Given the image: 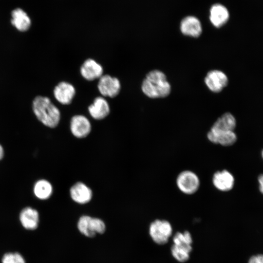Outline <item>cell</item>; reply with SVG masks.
Returning <instances> with one entry per match:
<instances>
[{
  "label": "cell",
  "mask_w": 263,
  "mask_h": 263,
  "mask_svg": "<svg viewBox=\"0 0 263 263\" xmlns=\"http://www.w3.org/2000/svg\"><path fill=\"white\" fill-rule=\"evenodd\" d=\"M141 90L150 98H164L169 94L171 86L163 72L153 70L149 72L143 79Z\"/></svg>",
  "instance_id": "6da1fadb"
},
{
  "label": "cell",
  "mask_w": 263,
  "mask_h": 263,
  "mask_svg": "<svg viewBox=\"0 0 263 263\" xmlns=\"http://www.w3.org/2000/svg\"><path fill=\"white\" fill-rule=\"evenodd\" d=\"M32 107L37 118L45 126L54 128L58 125L61 117L60 111L48 97L37 96L33 100Z\"/></svg>",
  "instance_id": "7a4b0ae2"
},
{
  "label": "cell",
  "mask_w": 263,
  "mask_h": 263,
  "mask_svg": "<svg viewBox=\"0 0 263 263\" xmlns=\"http://www.w3.org/2000/svg\"><path fill=\"white\" fill-rule=\"evenodd\" d=\"M77 226L82 235L89 238L96 234H103L106 230V225L102 220L86 215L79 218Z\"/></svg>",
  "instance_id": "3957f363"
},
{
  "label": "cell",
  "mask_w": 263,
  "mask_h": 263,
  "mask_svg": "<svg viewBox=\"0 0 263 263\" xmlns=\"http://www.w3.org/2000/svg\"><path fill=\"white\" fill-rule=\"evenodd\" d=\"M172 232L170 223L165 220L156 219L150 225L149 234L152 240L158 244H166Z\"/></svg>",
  "instance_id": "277c9868"
},
{
  "label": "cell",
  "mask_w": 263,
  "mask_h": 263,
  "mask_svg": "<svg viewBox=\"0 0 263 263\" xmlns=\"http://www.w3.org/2000/svg\"><path fill=\"white\" fill-rule=\"evenodd\" d=\"M176 185L183 193L191 195L198 190L200 182L197 175L194 172L185 170L181 172L176 180Z\"/></svg>",
  "instance_id": "5b68a950"
},
{
  "label": "cell",
  "mask_w": 263,
  "mask_h": 263,
  "mask_svg": "<svg viewBox=\"0 0 263 263\" xmlns=\"http://www.w3.org/2000/svg\"><path fill=\"white\" fill-rule=\"evenodd\" d=\"M98 79L97 88L102 96L114 98L118 95L121 90V83L117 77L103 75Z\"/></svg>",
  "instance_id": "8992f818"
},
{
  "label": "cell",
  "mask_w": 263,
  "mask_h": 263,
  "mask_svg": "<svg viewBox=\"0 0 263 263\" xmlns=\"http://www.w3.org/2000/svg\"><path fill=\"white\" fill-rule=\"evenodd\" d=\"M70 128L72 134L75 137L84 138L90 133L92 125L90 120L85 116L76 114L71 118Z\"/></svg>",
  "instance_id": "52a82bcc"
},
{
  "label": "cell",
  "mask_w": 263,
  "mask_h": 263,
  "mask_svg": "<svg viewBox=\"0 0 263 263\" xmlns=\"http://www.w3.org/2000/svg\"><path fill=\"white\" fill-rule=\"evenodd\" d=\"M204 81L207 88L211 92L219 93L227 85L228 79L223 72L213 70L207 73Z\"/></svg>",
  "instance_id": "ba28073f"
},
{
  "label": "cell",
  "mask_w": 263,
  "mask_h": 263,
  "mask_svg": "<svg viewBox=\"0 0 263 263\" xmlns=\"http://www.w3.org/2000/svg\"><path fill=\"white\" fill-rule=\"evenodd\" d=\"M207 138L210 142L225 147L233 145L237 139L234 131H221L212 128L207 133Z\"/></svg>",
  "instance_id": "9c48e42d"
},
{
  "label": "cell",
  "mask_w": 263,
  "mask_h": 263,
  "mask_svg": "<svg viewBox=\"0 0 263 263\" xmlns=\"http://www.w3.org/2000/svg\"><path fill=\"white\" fill-rule=\"evenodd\" d=\"M54 95L56 100L62 105L70 104L76 93L75 87L70 83L61 81L54 89Z\"/></svg>",
  "instance_id": "30bf717a"
},
{
  "label": "cell",
  "mask_w": 263,
  "mask_h": 263,
  "mask_svg": "<svg viewBox=\"0 0 263 263\" xmlns=\"http://www.w3.org/2000/svg\"><path fill=\"white\" fill-rule=\"evenodd\" d=\"M70 195L75 202L84 205L91 201L93 197L92 189L82 182H77L70 189Z\"/></svg>",
  "instance_id": "8fae6325"
},
{
  "label": "cell",
  "mask_w": 263,
  "mask_h": 263,
  "mask_svg": "<svg viewBox=\"0 0 263 263\" xmlns=\"http://www.w3.org/2000/svg\"><path fill=\"white\" fill-rule=\"evenodd\" d=\"M80 73L86 80L93 81L99 79L103 74L101 64L92 58L86 59L80 68Z\"/></svg>",
  "instance_id": "7c38bea8"
},
{
  "label": "cell",
  "mask_w": 263,
  "mask_h": 263,
  "mask_svg": "<svg viewBox=\"0 0 263 263\" xmlns=\"http://www.w3.org/2000/svg\"><path fill=\"white\" fill-rule=\"evenodd\" d=\"M235 179L233 175L228 170L224 169L215 172L212 177V183L218 190L226 192L232 189Z\"/></svg>",
  "instance_id": "4fadbf2b"
},
{
  "label": "cell",
  "mask_w": 263,
  "mask_h": 263,
  "mask_svg": "<svg viewBox=\"0 0 263 263\" xmlns=\"http://www.w3.org/2000/svg\"><path fill=\"white\" fill-rule=\"evenodd\" d=\"M88 109L90 115L95 120L104 119L110 112V107L108 101L102 96L95 97Z\"/></svg>",
  "instance_id": "5bb4252c"
},
{
  "label": "cell",
  "mask_w": 263,
  "mask_h": 263,
  "mask_svg": "<svg viewBox=\"0 0 263 263\" xmlns=\"http://www.w3.org/2000/svg\"><path fill=\"white\" fill-rule=\"evenodd\" d=\"M180 30L183 34L193 38L199 37L202 32L200 21L192 16L183 19L181 22Z\"/></svg>",
  "instance_id": "9a60e30c"
},
{
  "label": "cell",
  "mask_w": 263,
  "mask_h": 263,
  "mask_svg": "<svg viewBox=\"0 0 263 263\" xmlns=\"http://www.w3.org/2000/svg\"><path fill=\"white\" fill-rule=\"evenodd\" d=\"M209 18L212 24L215 27L220 28L227 21L229 13L224 6L217 4L211 7Z\"/></svg>",
  "instance_id": "2e32d148"
},
{
  "label": "cell",
  "mask_w": 263,
  "mask_h": 263,
  "mask_svg": "<svg viewBox=\"0 0 263 263\" xmlns=\"http://www.w3.org/2000/svg\"><path fill=\"white\" fill-rule=\"evenodd\" d=\"M19 219L24 228L33 230L37 228L38 226L39 214L36 209L27 207L21 211Z\"/></svg>",
  "instance_id": "e0dca14e"
},
{
  "label": "cell",
  "mask_w": 263,
  "mask_h": 263,
  "mask_svg": "<svg viewBox=\"0 0 263 263\" xmlns=\"http://www.w3.org/2000/svg\"><path fill=\"white\" fill-rule=\"evenodd\" d=\"M11 23L18 30L24 32L29 29L31 21L26 13L20 8H17L12 12Z\"/></svg>",
  "instance_id": "ac0fdd59"
},
{
  "label": "cell",
  "mask_w": 263,
  "mask_h": 263,
  "mask_svg": "<svg viewBox=\"0 0 263 263\" xmlns=\"http://www.w3.org/2000/svg\"><path fill=\"white\" fill-rule=\"evenodd\" d=\"M236 126V120L234 115L225 113L215 121L211 128L221 131H234Z\"/></svg>",
  "instance_id": "d6986e66"
},
{
  "label": "cell",
  "mask_w": 263,
  "mask_h": 263,
  "mask_svg": "<svg viewBox=\"0 0 263 263\" xmlns=\"http://www.w3.org/2000/svg\"><path fill=\"white\" fill-rule=\"evenodd\" d=\"M192 248L191 244L184 243H178L172 245L171 252L175 259L179 262L184 263L189 259Z\"/></svg>",
  "instance_id": "ffe728a7"
},
{
  "label": "cell",
  "mask_w": 263,
  "mask_h": 263,
  "mask_svg": "<svg viewBox=\"0 0 263 263\" xmlns=\"http://www.w3.org/2000/svg\"><path fill=\"white\" fill-rule=\"evenodd\" d=\"M34 192L38 199L46 200L51 197L53 193V187L48 181L44 179L39 180L34 186Z\"/></svg>",
  "instance_id": "44dd1931"
},
{
  "label": "cell",
  "mask_w": 263,
  "mask_h": 263,
  "mask_svg": "<svg viewBox=\"0 0 263 263\" xmlns=\"http://www.w3.org/2000/svg\"><path fill=\"white\" fill-rule=\"evenodd\" d=\"M2 263H25L22 256L18 253L5 254L2 259Z\"/></svg>",
  "instance_id": "7402d4cb"
},
{
  "label": "cell",
  "mask_w": 263,
  "mask_h": 263,
  "mask_svg": "<svg viewBox=\"0 0 263 263\" xmlns=\"http://www.w3.org/2000/svg\"><path fill=\"white\" fill-rule=\"evenodd\" d=\"M258 181L259 184V190L263 194V174H260L258 176Z\"/></svg>",
  "instance_id": "603a6c76"
},
{
  "label": "cell",
  "mask_w": 263,
  "mask_h": 263,
  "mask_svg": "<svg viewBox=\"0 0 263 263\" xmlns=\"http://www.w3.org/2000/svg\"><path fill=\"white\" fill-rule=\"evenodd\" d=\"M249 263H261L257 257V256L252 257L249 261Z\"/></svg>",
  "instance_id": "cb8c5ba5"
},
{
  "label": "cell",
  "mask_w": 263,
  "mask_h": 263,
  "mask_svg": "<svg viewBox=\"0 0 263 263\" xmlns=\"http://www.w3.org/2000/svg\"><path fill=\"white\" fill-rule=\"evenodd\" d=\"M3 149L2 146L0 145V160L3 157Z\"/></svg>",
  "instance_id": "d4e9b609"
},
{
  "label": "cell",
  "mask_w": 263,
  "mask_h": 263,
  "mask_svg": "<svg viewBox=\"0 0 263 263\" xmlns=\"http://www.w3.org/2000/svg\"><path fill=\"white\" fill-rule=\"evenodd\" d=\"M258 258L260 262L261 263H263V255H257Z\"/></svg>",
  "instance_id": "484cf974"
},
{
  "label": "cell",
  "mask_w": 263,
  "mask_h": 263,
  "mask_svg": "<svg viewBox=\"0 0 263 263\" xmlns=\"http://www.w3.org/2000/svg\"><path fill=\"white\" fill-rule=\"evenodd\" d=\"M261 155H262V158H263V150H262V152H261Z\"/></svg>",
  "instance_id": "4316f807"
}]
</instances>
